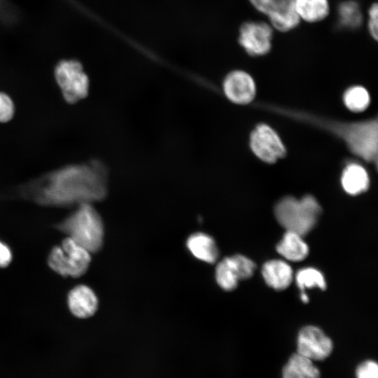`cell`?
I'll list each match as a JSON object with an SVG mask.
<instances>
[{
	"label": "cell",
	"instance_id": "24",
	"mask_svg": "<svg viewBox=\"0 0 378 378\" xmlns=\"http://www.w3.org/2000/svg\"><path fill=\"white\" fill-rule=\"evenodd\" d=\"M15 113L14 103L10 97L5 92H0V122L10 120Z\"/></svg>",
	"mask_w": 378,
	"mask_h": 378
},
{
	"label": "cell",
	"instance_id": "11",
	"mask_svg": "<svg viewBox=\"0 0 378 378\" xmlns=\"http://www.w3.org/2000/svg\"><path fill=\"white\" fill-rule=\"evenodd\" d=\"M67 303L71 314L80 318L92 316L98 307L97 295L85 285L72 288L68 294Z\"/></svg>",
	"mask_w": 378,
	"mask_h": 378
},
{
	"label": "cell",
	"instance_id": "21",
	"mask_svg": "<svg viewBox=\"0 0 378 378\" xmlns=\"http://www.w3.org/2000/svg\"><path fill=\"white\" fill-rule=\"evenodd\" d=\"M295 280L298 287L301 290V300L304 303L309 300L308 296L304 292L305 289L318 287L324 290L326 288L323 275L314 268L309 267L299 270L296 274Z\"/></svg>",
	"mask_w": 378,
	"mask_h": 378
},
{
	"label": "cell",
	"instance_id": "22",
	"mask_svg": "<svg viewBox=\"0 0 378 378\" xmlns=\"http://www.w3.org/2000/svg\"><path fill=\"white\" fill-rule=\"evenodd\" d=\"M345 106L353 112L365 111L370 103V95L365 88L355 85L347 89L343 96Z\"/></svg>",
	"mask_w": 378,
	"mask_h": 378
},
{
	"label": "cell",
	"instance_id": "12",
	"mask_svg": "<svg viewBox=\"0 0 378 378\" xmlns=\"http://www.w3.org/2000/svg\"><path fill=\"white\" fill-rule=\"evenodd\" d=\"M262 276L268 286L283 290L293 281V270L289 265L279 260L266 262L262 269Z\"/></svg>",
	"mask_w": 378,
	"mask_h": 378
},
{
	"label": "cell",
	"instance_id": "27",
	"mask_svg": "<svg viewBox=\"0 0 378 378\" xmlns=\"http://www.w3.org/2000/svg\"><path fill=\"white\" fill-rule=\"evenodd\" d=\"M12 253L10 248L0 241V267H7L12 260Z\"/></svg>",
	"mask_w": 378,
	"mask_h": 378
},
{
	"label": "cell",
	"instance_id": "6",
	"mask_svg": "<svg viewBox=\"0 0 378 378\" xmlns=\"http://www.w3.org/2000/svg\"><path fill=\"white\" fill-rule=\"evenodd\" d=\"M54 76L67 103L75 104L88 96L89 78L79 62L74 59L59 62L55 68Z\"/></svg>",
	"mask_w": 378,
	"mask_h": 378
},
{
	"label": "cell",
	"instance_id": "18",
	"mask_svg": "<svg viewBox=\"0 0 378 378\" xmlns=\"http://www.w3.org/2000/svg\"><path fill=\"white\" fill-rule=\"evenodd\" d=\"M270 24L281 32H287L295 29L300 19L294 6V0H285L284 5L275 13L268 17Z\"/></svg>",
	"mask_w": 378,
	"mask_h": 378
},
{
	"label": "cell",
	"instance_id": "25",
	"mask_svg": "<svg viewBox=\"0 0 378 378\" xmlns=\"http://www.w3.org/2000/svg\"><path fill=\"white\" fill-rule=\"evenodd\" d=\"M357 378H378V365L373 360L360 363L356 369Z\"/></svg>",
	"mask_w": 378,
	"mask_h": 378
},
{
	"label": "cell",
	"instance_id": "5",
	"mask_svg": "<svg viewBox=\"0 0 378 378\" xmlns=\"http://www.w3.org/2000/svg\"><path fill=\"white\" fill-rule=\"evenodd\" d=\"M90 262V253L67 237L61 246L52 248L48 258V265L54 272L73 278L83 275Z\"/></svg>",
	"mask_w": 378,
	"mask_h": 378
},
{
	"label": "cell",
	"instance_id": "7",
	"mask_svg": "<svg viewBox=\"0 0 378 378\" xmlns=\"http://www.w3.org/2000/svg\"><path fill=\"white\" fill-rule=\"evenodd\" d=\"M272 38L273 28L262 21L245 22L239 31V43L251 56L267 54L272 48Z\"/></svg>",
	"mask_w": 378,
	"mask_h": 378
},
{
	"label": "cell",
	"instance_id": "8",
	"mask_svg": "<svg viewBox=\"0 0 378 378\" xmlns=\"http://www.w3.org/2000/svg\"><path fill=\"white\" fill-rule=\"evenodd\" d=\"M250 146L253 153L267 163H274L286 150L277 133L266 124H259L251 132Z\"/></svg>",
	"mask_w": 378,
	"mask_h": 378
},
{
	"label": "cell",
	"instance_id": "15",
	"mask_svg": "<svg viewBox=\"0 0 378 378\" xmlns=\"http://www.w3.org/2000/svg\"><path fill=\"white\" fill-rule=\"evenodd\" d=\"M302 237L295 232L287 231L276 245L277 252L290 261L304 260L308 255L309 248Z\"/></svg>",
	"mask_w": 378,
	"mask_h": 378
},
{
	"label": "cell",
	"instance_id": "23",
	"mask_svg": "<svg viewBox=\"0 0 378 378\" xmlns=\"http://www.w3.org/2000/svg\"><path fill=\"white\" fill-rule=\"evenodd\" d=\"M249 2L256 10L269 17L281 8L285 0H249Z\"/></svg>",
	"mask_w": 378,
	"mask_h": 378
},
{
	"label": "cell",
	"instance_id": "14",
	"mask_svg": "<svg viewBox=\"0 0 378 378\" xmlns=\"http://www.w3.org/2000/svg\"><path fill=\"white\" fill-rule=\"evenodd\" d=\"M187 247L197 259L207 263H214L218 257V250L214 239L209 235L197 232L187 239Z\"/></svg>",
	"mask_w": 378,
	"mask_h": 378
},
{
	"label": "cell",
	"instance_id": "3",
	"mask_svg": "<svg viewBox=\"0 0 378 378\" xmlns=\"http://www.w3.org/2000/svg\"><path fill=\"white\" fill-rule=\"evenodd\" d=\"M56 227L90 253L99 251L102 247L104 224L92 204L76 206V209L57 223Z\"/></svg>",
	"mask_w": 378,
	"mask_h": 378
},
{
	"label": "cell",
	"instance_id": "2",
	"mask_svg": "<svg viewBox=\"0 0 378 378\" xmlns=\"http://www.w3.org/2000/svg\"><path fill=\"white\" fill-rule=\"evenodd\" d=\"M291 116L300 118L315 123L334 133L344 141L349 150L363 160L377 164V120L369 119L354 122H340L323 120L316 117L293 113Z\"/></svg>",
	"mask_w": 378,
	"mask_h": 378
},
{
	"label": "cell",
	"instance_id": "9",
	"mask_svg": "<svg viewBox=\"0 0 378 378\" xmlns=\"http://www.w3.org/2000/svg\"><path fill=\"white\" fill-rule=\"evenodd\" d=\"M332 340L318 328L313 326L304 327L298 337V354L311 360H323L332 351Z\"/></svg>",
	"mask_w": 378,
	"mask_h": 378
},
{
	"label": "cell",
	"instance_id": "10",
	"mask_svg": "<svg viewBox=\"0 0 378 378\" xmlns=\"http://www.w3.org/2000/svg\"><path fill=\"white\" fill-rule=\"evenodd\" d=\"M223 90L226 97L237 104H247L255 95V84L253 78L241 70L232 71L225 76Z\"/></svg>",
	"mask_w": 378,
	"mask_h": 378
},
{
	"label": "cell",
	"instance_id": "4",
	"mask_svg": "<svg viewBox=\"0 0 378 378\" xmlns=\"http://www.w3.org/2000/svg\"><path fill=\"white\" fill-rule=\"evenodd\" d=\"M274 214L277 221L287 231L304 236L316 225L321 207L312 195H305L300 200L288 196L276 204Z\"/></svg>",
	"mask_w": 378,
	"mask_h": 378
},
{
	"label": "cell",
	"instance_id": "20",
	"mask_svg": "<svg viewBox=\"0 0 378 378\" xmlns=\"http://www.w3.org/2000/svg\"><path fill=\"white\" fill-rule=\"evenodd\" d=\"M239 273L232 256L223 259L216 266V279L225 290L234 289L240 280Z\"/></svg>",
	"mask_w": 378,
	"mask_h": 378
},
{
	"label": "cell",
	"instance_id": "17",
	"mask_svg": "<svg viewBox=\"0 0 378 378\" xmlns=\"http://www.w3.org/2000/svg\"><path fill=\"white\" fill-rule=\"evenodd\" d=\"M283 378H320V372L310 359L296 353L283 368Z\"/></svg>",
	"mask_w": 378,
	"mask_h": 378
},
{
	"label": "cell",
	"instance_id": "26",
	"mask_svg": "<svg viewBox=\"0 0 378 378\" xmlns=\"http://www.w3.org/2000/svg\"><path fill=\"white\" fill-rule=\"evenodd\" d=\"M377 7H378L377 4L374 3L370 6L368 10V29L369 34H370L371 37L374 41H377L378 38Z\"/></svg>",
	"mask_w": 378,
	"mask_h": 378
},
{
	"label": "cell",
	"instance_id": "13",
	"mask_svg": "<svg viewBox=\"0 0 378 378\" xmlns=\"http://www.w3.org/2000/svg\"><path fill=\"white\" fill-rule=\"evenodd\" d=\"M369 176L365 169L359 164L349 163L342 172L341 183L346 192L356 195L368 190Z\"/></svg>",
	"mask_w": 378,
	"mask_h": 378
},
{
	"label": "cell",
	"instance_id": "1",
	"mask_svg": "<svg viewBox=\"0 0 378 378\" xmlns=\"http://www.w3.org/2000/svg\"><path fill=\"white\" fill-rule=\"evenodd\" d=\"M108 191V172L92 160L71 164L48 172L24 185L22 196L49 206L67 207L102 200Z\"/></svg>",
	"mask_w": 378,
	"mask_h": 378
},
{
	"label": "cell",
	"instance_id": "19",
	"mask_svg": "<svg viewBox=\"0 0 378 378\" xmlns=\"http://www.w3.org/2000/svg\"><path fill=\"white\" fill-rule=\"evenodd\" d=\"M337 24L340 28L356 29L363 23V15L358 3L354 0H345L337 8Z\"/></svg>",
	"mask_w": 378,
	"mask_h": 378
},
{
	"label": "cell",
	"instance_id": "16",
	"mask_svg": "<svg viewBox=\"0 0 378 378\" xmlns=\"http://www.w3.org/2000/svg\"><path fill=\"white\" fill-rule=\"evenodd\" d=\"M294 6L300 20L309 23L322 21L330 13L328 0H294Z\"/></svg>",
	"mask_w": 378,
	"mask_h": 378
}]
</instances>
